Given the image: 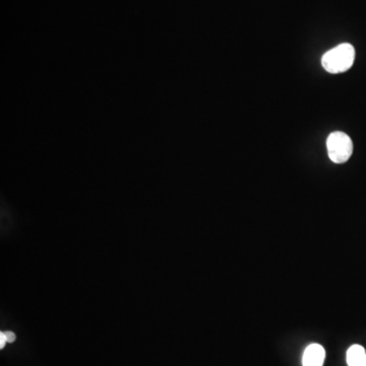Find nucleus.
I'll return each mask as SVG.
<instances>
[{"mask_svg":"<svg viewBox=\"0 0 366 366\" xmlns=\"http://www.w3.org/2000/svg\"><path fill=\"white\" fill-rule=\"evenodd\" d=\"M354 60V47L348 43H343L325 53L322 64V68L329 73H341L350 70Z\"/></svg>","mask_w":366,"mask_h":366,"instance_id":"f257e3e1","label":"nucleus"},{"mask_svg":"<svg viewBox=\"0 0 366 366\" xmlns=\"http://www.w3.org/2000/svg\"><path fill=\"white\" fill-rule=\"evenodd\" d=\"M329 158L336 164L347 162L353 153L352 139L342 131H335L327 139Z\"/></svg>","mask_w":366,"mask_h":366,"instance_id":"f03ea898","label":"nucleus"},{"mask_svg":"<svg viewBox=\"0 0 366 366\" xmlns=\"http://www.w3.org/2000/svg\"><path fill=\"white\" fill-rule=\"evenodd\" d=\"M326 358V351L320 344H311L303 353V366H322Z\"/></svg>","mask_w":366,"mask_h":366,"instance_id":"7ed1b4c3","label":"nucleus"},{"mask_svg":"<svg viewBox=\"0 0 366 366\" xmlns=\"http://www.w3.org/2000/svg\"><path fill=\"white\" fill-rule=\"evenodd\" d=\"M349 366H366L365 349L360 345H353L347 351Z\"/></svg>","mask_w":366,"mask_h":366,"instance_id":"20e7f679","label":"nucleus"},{"mask_svg":"<svg viewBox=\"0 0 366 366\" xmlns=\"http://www.w3.org/2000/svg\"><path fill=\"white\" fill-rule=\"evenodd\" d=\"M4 336H6L8 343H12V342L16 341V335L12 331H4Z\"/></svg>","mask_w":366,"mask_h":366,"instance_id":"39448f33","label":"nucleus"},{"mask_svg":"<svg viewBox=\"0 0 366 366\" xmlns=\"http://www.w3.org/2000/svg\"><path fill=\"white\" fill-rule=\"evenodd\" d=\"M6 343H8V341H6V336H4L3 331H2V333H0V348L3 349Z\"/></svg>","mask_w":366,"mask_h":366,"instance_id":"423d86ee","label":"nucleus"}]
</instances>
